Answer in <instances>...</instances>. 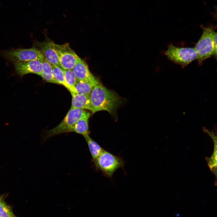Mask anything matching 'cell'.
Returning <instances> with one entry per match:
<instances>
[{
  "label": "cell",
  "instance_id": "obj_1",
  "mask_svg": "<svg viewBox=\"0 0 217 217\" xmlns=\"http://www.w3.org/2000/svg\"><path fill=\"white\" fill-rule=\"evenodd\" d=\"M90 96L93 114L106 111L113 114L121 103V99L115 93L99 83L93 86Z\"/></svg>",
  "mask_w": 217,
  "mask_h": 217
},
{
  "label": "cell",
  "instance_id": "obj_2",
  "mask_svg": "<svg viewBox=\"0 0 217 217\" xmlns=\"http://www.w3.org/2000/svg\"><path fill=\"white\" fill-rule=\"evenodd\" d=\"M93 163L96 170L111 178L118 168H124L125 162L120 157L104 149Z\"/></svg>",
  "mask_w": 217,
  "mask_h": 217
},
{
  "label": "cell",
  "instance_id": "obj_3",
  "mask_svg": "<svg viewBox=\"0 0 217 217\" xmlns=\"http://www.w3.org/2000/svg\"><path fill=\"white\" fill-rule=\"evenodd\" d=\"M214 33L212 28L204 27L202 35L194 48L197 55V59L200 64L214 54Z\"/></svg>",
  "mask_w": 217,
  "mask_h": 217
},
{
  "label": "cell",
  "instance_id": "obj_4",
  "mask_svg": "<svg viewBox=\"0 0 217 217\" xmlns=\"http://www.w3.org/2000/svg\"><path fill=\"white\" fill-rule=\"evenodd\" d=\"M90 113L85 109L71 108L62 121L55 127L48 131L45 139L59 134L69 132L71 127L78 120L84 117H90Z\"/></svg>",
  "mask_w": 217,
  "mask_h": 217
},
{
  "label": "cell",
  "instance_id": "obj_5",
  "mask_svg": "<svg viewBox=\"0 0 217 217\" xmlns=\"http://www.w3.org/2000/svg\"><path fill=\"white\" fill-rule=\"evenodd\" d=\"M165 54L169 60L183 67H185L197 58L194 48L179 47L171 44L168 46Z\"/></svg>",
  "mask_w": 217,
  "mask_h": 217
},
{
  "label": "cell",
  "instance_id": "obj_6",
  "mask_svg": "<svg viewBox=\"0 0 217 217\" xmlns=\"http://www.w3.org/2000/svg\"><path fill=\"white\" fill-rule=\"evenodd\" d=\"M3 55L8 60L14 63L33 60L41 61L44 57L39 50L36 47L19 49L4 52Z\"/></svg>",
  "mask_w": 217,
  "mask_h": 217
},
{
  "label": "cell",
  "instance_id": "obj_7",
  "mask_svg": "<svg viewBox=\"0 0 217 217\" xmlns=\"http://www.w3.org/2000/svg\"><path fill=\"white\" fill-rule=\"evenodd\" d=\"M55 47L60 67L64 69H71L81 58L72 50L68 43H55Z\"/></svg>",
  "mask_w": 217,
  "mask_h": 217
},
{
  "label": "cell",
  "instance_id": "obj_8",
  "mask_svg": "<svg viewBox=\"0 0 217 217\" xmlns=\"http://www.w3.org/2000/svg\"><path fill=\"white\" fill-rule=\"evenodd\" d=\"M14 65L16 72L21 77L30 73L41 76L42 63L40 60H33L14 63Z\"/></svg>",
  "mask_w": 217,
  "mask_h": 217
},
{
  "label": "cell",
  "instance_id": "obj_9",
  "mask_svg": "<svg viewBox=\"0 0 217 217\" xmlns=\"http://www.w3.org/2000/svg\"><path fill=\"white\" fill-rule=\"evenodd\" d=\"M77 80H82L94 85L99 83L89 69L85 61L80 59L72 69Z\"/></svg>",
  "mask_w": 217,
  "mask_h": 217
},
{
  "label": "cell",
  "instance_id": "obj_10",
  "mask_svg": "<svg viewBox=\"0 0 217 217\" xmlns=\"http://www.w3.org/2000/svg\"><path fill=\"white\" fill-rule=\"evenodd\" d=\"M36 44L43 57L49 63L52 65H56L61 67L55 49L54 43L48 41L37 42Z\"/></svg>",
  "mask_w": 217,
  "mask_h": 217
},
{
  "label": "cell",
  "instance_id": "obj_11",
  "mask_svg": "<svg viewBox=\"0 0 217 217\" xmlns=\"http://www.w3.org/2000/svg\"><path fill=\"white\" fill-rule=\"evenodd\" d=\"M71 95L72 99L71 108L86 109L92 111L90 95L78 93H74Z\"/></svg>",
  "mask_w": 217,
  "mask_h": 217
},
{
  "label": "cell",
  "instance_id": "obj_12",
  "mask_svg": "<svg viewBox=\"0 0 217 217\" xmlns=\"http://www.w3.org/2000/svg\"><path fill=\"white\" fill-rule=\"evenodd\" d=\"M204 131L211 138L214 143L213 152L208 159V165L210 170L215 173L217 172V137L214 132L205 128Z\"/></svg>",
  "mask_w": 217,
  "mask_h": 217
},
{
  "label": "cell",
  "instance_id": "obj_13",
  "mask_svg": "<svg viewBox=\"0 0 217 217\" xmlns=\"http://www.w3.org/2000/svg\"><path fill=\"white\" fill-rule=\"evenodd\" d=\"M87 143L93 162L104 150L98 143L94 140L89 135L83 136Z\"/></svg>",
  "mask_w": 217,
  "mask_h": 217
},
{
  "label": "cell",
  "instance_id": "obj_14",
  "mask_svg": "<svg viewBox=\"0 0 217 217\" xmlns=\"http://www.w3.org/2000/svg\"><path fill=\"white\" fill-rule=\"evenodd\" d=\"M90 117L82 118L76 121L70 130L69 132H74L83 136L89 135L88 120Z\"/></svg>",
  "mask_w": 217,
  "mask_h": 217
},
{
  "label": "cell",
  "instance_id": "obj_15",
  "mask_svg": "<svg viewBox=\"0 0 217 217\" xmlns=\"http://www.w3.org/2000/svg\"><path fill=\"white\" fill-rule=\"evenodd\" d=\"M41 61L42 69L41 76L48 82L58 84L53 76L52 65L44 57Z\"/></svg>",
  "mask_w": 217,
  "mask_h": 217
},
{
  "label": "cell",
  "instance_id": "obj_16",
  "mask_svg": "<svg viewBox=\"0 0 217 217\" xmlns=\"http://www.w3.org/2000/svg\"><path fill=\"white\" fill-rule=\"evenodd\" d=\"M54 78L58 84L62 85L67 88L71 94L76 93L67 84L65 80L63 69L56 65H52Z\"/></svg>",
  "mask_w": 217,
  "mask_h": 217
},
{
  "label": "cell",
  "instance_id": "obj_17",
  "mask_svg": "<svg viewBox=\"0 0 217 217\" xmlns=\"http://www.w3.org/2000/svg\"><path fill=\"white\" fill-rule=\"evenodd\" d=\"M94 86L91 83L84 81L77 80L75 88L77 93L90 95Z\"/></svg>",
  "mask_w": 217,
  "mask_h": 217
},
{
  "label": "cell",
  "instance_id": "obj_18",
  "mask_svg": "<svg viewBox=\"0 0 217 217\" xmlns=\"http://www.w3.org/2000/svg\"><path fill=\"white\" fill-rule=\"evenodd\" d=\"M0 217H17L11 207L5 202L4 195L0 196Z\"/></svg>",
  "mask_w": 217,
  "mask_h": 217
},
{
  "label": "cell",
  "instance_id": "obj_19",
  "mask_svg": "<svg viewBox=\"0 0 217 217\" xmlns=\"http://www.w3.org/2000/svg\"><path fill=\"white\" fill-rule=\"evenodd\" d=\"M63 70L66 82L74 91L76 93H77L75 88L77 80L72 70Z\"/></svg>",
  "mask_w": 217,
  "mask_h": 217
},
{
  "label": "cell",
  "instance_id": "obj_20",
  "mask_svg": "<svg viewBox=\"0 0 217 217\" xmlns=\"http://www.w3.org/2000/svg\"><path fill=\"white\" fill-rule=\"evenodd\" d=\"M214 54L217 55V32L214 33Z\"/></svg>",
  "mask_w": 217,
  "mask_h": 217
},
{
  "label": "cell",
  "instance_id": "obj_21",
  "mask_svg": "<svg viewBox=\"0 0 217 217\" xmlns=\"http://www.w3.org/2000/svg\"><path fill=\"white\" fill-rule=\"evenodd\" d=\"M215 134V135H216V137H217V133ZM215 174L216 176V177H217V172H216V173H215Z\"/></svg>",
  "mask_w": 217,
  "mask_h": 217
},
{
  "label": "cell",
  "instance_id": "obj_22",
  "mask_svg": "<svg viewBox=\"0 0 217 217\" xmlns=\"http://www.w3.org/2000/svg\"><path fill=\"white\" fill-rule=\"evenodd\" d=\"M216 58H217V55L216 56Z\"/></svg>",
  "mask_w": 217,
  "mask_h": 217
}]
</instances>
